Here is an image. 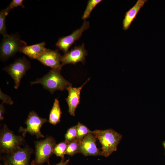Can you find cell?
<instances>
[{
    "instance_id": "obj_17",
    "label": "cell",
    "mask_w": 165,
    "mask_h": 165,
    "mask_svg": "<svg viewBox=\"0 0 165 165\" xmlns=\"http://www.w3.org/2000/svg\"><path fill=\"white\" fill-rule=\"evenodd\" d=\"M81 141L77 139L68 143L65 154L72 156L79 153V146Z\"/></svg>"
},
{
    "instance_id": "obj_8",
    "label": "cell",
    "mask_w": 165,
    "mask_h": 165,
    "mask_svg": "<svg viewBox=\"0 0 165 165\" xmlns=\"http://www.w3.org/2000/svg\"><path fill=\"white\" fill-rule=\"evenodd\" d=\"M32 150L28 146L21 147L6 154L3 158L5 165H30Z\"/></svg>"
},
{
    "instance_id": "obj_4",
    "label": "cell",
    "mask_w": 165,
    "mask_h": 165,
    "mask_svg": "<svg viewBox=\"0 0 165 165\" xmlns=\"http://www.w3.org/2000/svg\"><path fill=\"white\" fill-rule=\"evenodd\" d=\"M23 137L16 135L4 125L0 132V152L7 154L20 147L24 141Z\"/></svg>"
},
{
    "instance_id": "obj_28",
    "label": "cell",
    "mask_w": 165,
    "mask_h": 165,
    "mask_svg": "<svg viewBox=\"0 0 165 165\" xmlns=\"http://www.w3.org/2000/svg\"><path fill=\"white\" fill-rule=\"evenodd\" d=\"M0 165H2V164H1Z\"/></svg>"
},
{
    "instance_id": "obj_15",
    "label": "cell",
    "mask_w": 165,
    "mask_h": 165,
    "mask_svg": "<svg viewBox=\"0 0 165 165\" xmlns=\"http://www.w3.org/2000/svg\"><path fill=\"white\" fill-rule=\"evenodd\" d=\"M46 43L42 42L34 45L27 46L23 47L20 52L22 53L31 59H37L46 49Z\"/></svg>"
},
{
    "instance_id": "obj_9",
    "label": "cell",
    "mask_w": 165,
    "mask_h": 165,
    "mask_svg": "<svg viewBox=\"0 0 165 165\" xmlns=\"http://www.w3.org/2000/svg\"><path fill=\"white\" fill-rule=\"evenodd\" d=\"M89 27V22L85 20L80 28L74 31L69 35L59 38L56 44V46L64 53H66L70 46L80 38L83 31Z\"/></svg>"
},
{
    "instance_id": "obj_20",
    "label": "cell",
    "mask_w": 165,
    "mask_h": 165,
    "mask_svg": "<svg viewBox=\"0 0 165 165\" xmlns=\"http://www.w3.org/2000/svg\"><path fill=\"white\" fill-rule=\"evenodd\" d=\"M76 126L77 138L81 141L87 134L91 133V131L86 126L79 122Z\"/></svg>"
},
{
    "instance_id": "obj_26",
    "label": "cell",
    "mask_w": 165,
    "mask_h": 165,
    "mask_svg": "<svg viewBox=\"0 0 165 165\" xmlns=\"http://www.w3.org/2000/svg\"><path fill=\"white\" fill-rule=\"evenodd\" d=\"M69 159H68L65 161L64 159H61V161L58 163L54 165H51L48 163L47 165H68L69 162Z\"/></svg>"
},
{
    "instance_id": "obj_22",
    "label": "cell",
    "mask_w": 165,
    "mask_h": 165,
    "mask_svg": "<svg viewBox=\"0 0 165 165\" xmlns=\"http://www.w3.org/2000/svg\"><path fill=\"white\" fill-rule=\"evenodd\" d=\"M76 125L69 128L65 134V141L68 143L77 138Z\"/></svg>"
},
{
    "instance_id": "obj_1",
    "label": "cell",
    "mask_w": 165,
    "mask_h": 165,
    "mask_svg": "<svg viewBox=\"0 0 165 165\" xmlns=\"http://www.w3.org/2000/svg\"><path fill=\"white\" fill-rule=\"evenodd\" d=\"M92 133L101 145V156H109L117 150V147L122 138V135L112 129L96 130Z\"/></svg>"
},
{
    "instance_id": "obj_2",
    "label": "cell",
    "mask_w": 165,
    "mask_h": 165,
    "mask_svg": "<svg viewBox=\"0 0 165 165\" xmlns=\"http://www.w3.org/2000/svg\"><path fill=\"white\" fill-rule=\"evenodd\" d=\"M36 84H41L44 89L52 94L57 90H67L72 84L61 75L60 71L52 69L42 77L31 82V85Z\"/></svg>"
},
{
    "instance_id": "obj_11",
    "label": "cell",
    "mask_w": 165,
    "mask_h": 165,
    "mask_svg": "<svg viewBox=\"0 0 165 165\" xmlns=\"http://www.w3.org/2000/svg\"><path fill=\"white\" fill-rule=\"evenodd\" d=\"M61 58L62 56L58 50H52L46 48L37 60L43 65L51 67L52 69L61 71L63 66Z\"/></svg>"
},
{
    "instance_id": "obj_3",
    "label": "cell",
    "mask_w": 165,
    "mask_h": 165,
    "mask_svg": "<svg viewBox=\"0 0 165 165\" xmlns=\"http://www.w3.org/2000/svg\"><path fill=\"white\" fill-rule=\"evenodd\" d=\"M56 144L55 139L51 136L35 142V157L31 165H42L48 162L53 154V149Z\"/></svg>"
},
{
    "instance_id": "obj_13",
    "label": "cell",
    "mask_w": 165,
    "mask_h": 165,
    "mask_svg": "<svg viewBox=\"0 0 165 165\" xmlns=\"http://www.w3.org/2000/svg\"><path fill=\"white\" fill-rule=\"evenodd\" d=\"M89 78L81 86L73 87L72 86L67 89L68 92V95L66 99L68 107V112L72 116H75L76 108L80 104L81 91L85 85L90 80Z\"/></svg>"
},
{
    "instance_id": "obj_16",
    "label": "cell",
    "mask_w": 165,
    "mask_h": 165,
    "mask_svg": "<svg viewBox=\"0 0 165 165\" xmlns=\"http://www.w3.org/2000/svg\"><path fill=\"white\" fill-rule=\"evenodd\" d=\"M62 114L59 101L55 99L49 114V122L52 125H56L60 122Z\"/></svg>"
},
{
    "instance_id": "obj_23",
    "label": "cell",
    "mask_w": 165,
    "mask_h": 165,
    "mask_svg": "<svg viewBox=\"0 0 165 165\" xmlns=\"http://www.w3.org/2000/svg\"><path fill=\"white\" fill-rule=\"evenodd\" d=\"M23 1V0H13L6 8L10 11L11 9L19 6H22L24 8V6L22 4Z\"/></svg>"
},
{
    "instance_id": "obj_27",
    "label": "cell",
    "mask_w": 165,
    "mask_h": 165,
    "mask_svg": "<svg viewBox=\"0 0 165 165\" xmlns=\"http://www.w3.org/2000/svg\"><path fill=\"white\" fill-rule=\"evenodd\" d=\"M162 144L164 148L165 151V141L163 142L162 143Z\"/></svg>"
},
{
    "instance_id": "obj_19",
    "label": "cell",
    "mask_w": 165,
    "mask_h": 165,
    "mask_svg": "<svg viewBox=\"0 0 165 165\" xmlns=\"http://www.w3.org/2000/svg\"><path fill=\"white\" fill-rule=\"evenodd\" d=\"M9 12L7 8L2 10L0 12V33L3 37L8 35L6 26V16Z\"/></svg>"
},
{
    "instance_id": "obj_5",
    "label": "cell",
    "mask_w": 165,
    "mask_h": 165,
    "mask_svg": "<svg viewBox=\"0 0 165 165\" xmlns=\"http://www.w3.org/2000/svg\"><path fill=\"white\" fill-rule=\"evenodd\" d=\"M3 37L0 45V58L2 60L13 56L27 46L26 42L16 34L7 35Z\"/></svg>"
},
{
    "instance_id": "obj_6",
    "label": "cell",
    "mask_w": 165,
    "mask_h": 165,
    "mask_svg": "<svg viewBox=\"0 0 165 165\" xmlns=\"http://www.w3.org/2000/svg\"><path fill=\"white\" fill-rule=\"evenodd\" d=\"M31 67L29 61L25 57L16 60L13 63L4 68L14 81V88H18L23 77Z\"/></svg>"
},
{
    "instance_id": "obj_10",
    "label": "cell",
    "mask_w": 165,
    "mask_h": 165,
    "mask_svg": "<svg viewBox=\"0 0 165 165\" xmlns=\"http://www.w3.org/2000/svg\"><path fill=\"white\" fill-rule=\"evenodd\" d=\"M87 55V51L85 48L84 43L81 45L76 46L62 56V65L63 66L67 64H75L80 62L84 64Z\"/></svg>"
},
{
    "instance_id": "obj_7",
    "label": "cell",
    "mask_w": 165,
    "mask_h": 165,
    "mask_svg": "<svg viewBox=\"0 0 165 165\" xmlns=\"http://www.w3.org/2000/svg\"><path fill=\"white\" fill-rule=\"evenodd\" d=\"M47 121L46 119L40 117L35 111L30 112L25 121L26 127H20L19 131L22 133L24 137L28 133L35 135L37 138H43L44 136L41 132V129L43 125Z\"/></svg>"
},
{
    "instance_id": "obj_18",
    "label": "cell",
    "mask_w": 165,
    "mask_h": 165,
    "mask_svg": "<svg viewBox=\"0 0 165 165\" xmlns=\"http://www.w3.org/2000/svg\"><path fill=\"white\" fill-rule=\"evenodd\" d=\"M68 144L64 141L56 144L53 149V154L57 156L61 157V159H64V155L65 154Z\"/></svg>"
},
{
    "instance_id": "obj_12",
    "label": "cell",
    "mask_w": 165,
    "mask_h": 165,
    "mask_svg": "<svg viewBox=\"0 0 165 165\" xmlns=\"http://www.w3.org/2000/svg\"><path fill=\"white\" fill-rule=\"evenodd\" d=\"M97 139L92 133L86 135L80 141L79 153L85 156H101V151L96 145Z\"/></svg>"
},
{
    "instance_id": "obj_25",
    "label": "cell",
    "mask_w": 165,
    "mask_h": 165,
    "mask_svg": "<svg viewBox=\"0 0 165 165\" xmlns=\"http://www.w3.org/2000/svg\"><path fill=\"white\" fill-rule=\"evenodd\" d=\"M2 103L0 105V120L2 121L4 119L3 115L5 112V109Z\"/></svg>"
},
{
    "instance_id": "obj_24",
    "label": "cell",
    "mask_w": 165,
    "mask_h": 165,
    "mask_svg": "<svg viewBox=\"0 0 165 165\" xmlns=\"http://www.w3.org/2000/svg\"><path fill=\"white\" fill-rule=\"evenodd\" d=\"M0 99L3 101L2 103H6L10 105L13 104L11 98L7 95L3 93L0 90Z\"/></svg>"
},
{
    "instance_id": "obj_21",
    "label": "cell",
    "mask_w": 165,
    "mask_h": 165,
    "mask_svg": "<svg viewBox=\"0 0 165 165\" xmlns=\"http://www.w3.org/2000/svg\"><path fill=\"white\" fill-rule=\"evenodd\" d=\"M102 1L101 0H89L82 17L83 20H86L90 16V14L95 7Z\"/></svg>"
},
{
    "instance_id": "obj_14",
    "label": "cell",
    "mask_w": 165,
    "mask_h": 165,
    "mask_svg": "<svg viewBox=\"0 0 165 165\" xmlns=\"http://www.w3.org/2000/svg\"><path fill=\"white\" fill-rule=\"evenodd\" d=\"M147 1V0H138L133 6L126 12L123 21L124 30H127L130 28L141 9Z\"/></svg>"
}]
</instances>
